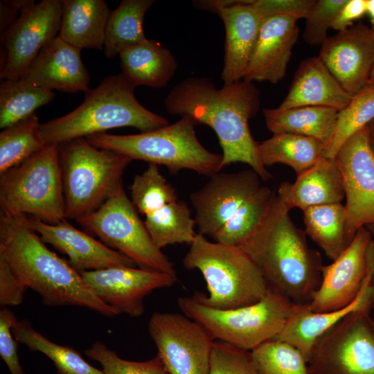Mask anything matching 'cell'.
I'll use <instances>...</instances> for the list:
<instances>
[{
	"instance_id": "d6a6232c",
	"label": "cell",
	"mask_w": 374,
	"mask_h": 374,
	"mask_svg": "<svg viewBox=\"0 0 374 374\" xmlns=\"http://www.w3.org/2000/svg\"><path fill=\"white\" fill-rule=\"evenodd\" d=\"M145 226L159 249L175 244L190 245L196 234L195 218L184 201H175L145 215Z\"/></svg>"
},
{
	"instance_id": "7a4b0ae2",
	"label": "cell",
	"mask_w": 374,
	"mask_h": 374,
	"mask_svg": "<svg viewBox=\"0 0 374 374\" xmlns=\"http://www.w3.org/2000/svg\"><path fill=\"white\" fill-rule=\"evenodd\" d=\"M277 195L258 227L238 247L260 271L268 290L294 305L311 302L322 279V259Z\"/></svg>"
},
{
	"instance_id": "e575fe53",
	"label": "cell",
	"mask_w": 374,
	"mask_h": 374,
	"mask_svg": "<svg viewBox=\"0 0 374 374\" xmlns=\"http://www.w3.org/2000/svg\"><path fill=\"white\" fill-rule=\"evenodd\" d=\"M276 193L261 186L212 238L215 242L239 246L262 222Z\"/></svg>"
},
{
	"instance_id": "ee69618b",
	"label": "cell",
	"mask_w": 374,
	"mask_h": 374,
	"mask_svg": "<svg viewBox=\"0 0 374 374\" xmlns=\"http://www.w3.org/2000/svg\"><path fill=\"white\" fill-rule=\"evenodd\" d=\"M314 2V0H253V4L265 19L282 15L298 20L306 17Z\"/></svg>"
},
{
	"instance_id": "c3c4849f",
	"label": "cell",
	"mask_w": 374,
	"mask_h": 374,
	"mask_svg": "<svg viewBox=\"0 0 374 374\" xmlns=\"http://www.w3.org/2000/svg\"><path fill=\"white\" fill-rule=\"evenodd\" d=\"M368 230L370 231L372 239L374 244V224H368L365 226ZM371 307L372 308H374V271L372 276V280H371Z\"/></svg>"
},
{
	"instance_id": "484cf974",
	"label": "cell",
	"mask_w": 374,
	"mask_h": 374,
	"mask_svg": "<svg viewBox=\"0 0 374 374\" xmlns=\"http://www.w3.org/2000/svg\"><path fill=\"white\" fill-rule=\"evenodd\" d=\"M58 36L82 50L104 48L105 30L112 10L103 0H62Z\"/></svg>"
},
{
	"instance_id": "603a6c76",
	"label": "cell",
	"mask_w": 374,
	"mask_h": 374,
	"mask_svg": "<svg viewBox=\"0 0 374 374\" xmlns=\"http://www.w3.org/2000/svg\"><path fill=\"white\" fill-rule=\"evenodd\" d=\"M367 274L355 299L348 306L335 311L314 312L308 304L295 305L278 335L274 339L293 346L305 357L307 362L317 341L330 328L350 312L371 304V280L374 271V246L369 253Z\"/></svg>"
},
{
	"instance_id": "60d3db41",
	"label": "cell",
	"mask_w": 374,
	"mask_h": 374,
	"mask_svg": "<svg viewBox=\"0 0 374 374\" xmlns=\"http://www.w3.org/2000/svg\"><path fill=\"white\" fill-rule=\"evenodd\" d=\"M209 374H262L251 352L215 340L213 344Z\"/></svg>"
},
{
	"instance_id": "ac0fdd59",
	"label": "cell",
	"mask_w": 374,
	"mask_h": 374,
	"mask_svg": "<svg viewBox=\"0 0 374 374\" xmlns=\"http://www.w3.org/2000/svg\"><path fill=\"white\" fill-rule=\"evenodd\" d=\"M350 95L369 81L374 64V28L359 22L328 37L318 56Z\"/></svg>"
},
{
	"instance_id": "bcb514c9",
	"label": "cell",
	"mask_w": 374,
	"mask_h": 374,
	"mask_svg": "<svg viewBox=\"0 0 374 374\" xmlns=\"http://www.w3.org/2000/svg\"><path fill=\"white\" fill-rule=\"evenodd\" d=\"M366 14V0H346L338 12L331 28L339 32L353 26V22Z\"/></svg>"
},
{
	"instance_id": "44dd1931",
	"label": "cell",
	"mask_w": 374,
	"mask_h": 374,
	"mask_svg": "<svg viewBox=\"0 0 374 374\" xmlns=\"http://www.w3.org/2000/svg\"><path fill=\"white\" fill-rule=\"evenodd\" d=\"M297 21L294 17L282 15L265 19L243 80L275 84L285 77L299 37Z\"/></svg>"
},
{
	"instance_id": "4fadbf2b",
	"label": "cell",
	"mask_w": 374,
	"mask_h": 374,
	"mask_svg": "<svg viewBox=\"0 0 374 374\" xmlns=\"http://www.w3.org/2000/svg\"><path fill=\"white\" fill-rule=\"evenodd\" d=\"M62 15L60 0L29 1L19 17L1 36L5 48L0 78L20 79L39 51L58 35Z\"/></svg>"
},
{
	"instance_id": "cb8c5ba5",
	"label": "cell",
	"mask_w": 374,
	"mask_h": 374,
	"mask_svg": "<svg viewBox=\"0 0 374 374\" xmlns=\"http://www.w3.org/2000/svg\"><path fill=\"white\" fill-rule=\"evenodd\" d=\"M353 96L339 84L319 57L303 60L299 64L281 109L305 106L326 107L338 112Z\"/></svg>"
},
{
	"instance_id": "d590c367",
	"label": "cell",
	"mask_w": 374,
	"mask_h": 374,
	"mask_svg": "<svg viewBox=\"0 0 374 374\" xmlns=\"http://www.w3.org/2000/svg\"><path fill=\"white\" fill-rule=\"evenodd\" d=\"M374 120V82L355 94L348 105L338 112L332 136L323 144L321 157L334 159L340 147Z\"/></svg>"
},
{
	"instance_id": "f546056e",
	"label": "cell",
	"mask_w": 374,
	"mask_h": 374,
	"mask_svg": "<svg viewBox=\"0 0 374 374\" xmlns=\"http://www.w3.org/2000/svg\"><path fill=\"white\" fill-rule=\"evenodd\" d=\"M323 146L322 142L311 137L280 133L258 142V152L264 166L285 164L299 175L320 159Z\"/></svg>"
},
{
	"instance_id": "f5cc1de1",
	"label": "cell",
	"mask_w": 374,
	"mask_h": 374,
	"mask_svg": "<svg viewBox=\"0 0 374 374\" xmlns=\"http://www.w3.org/2000/svg\"><path fill=\"white\" fill-rule=\"evenodd\" d=\"M373 314H372V318L374 323V308H372Z\"/></svg>"
},
{
	"instance_id": "6da1fadb",
	"label": "cell",
	"mask_w": 374,
	"mask_h": 374,
	"mask_svg": "<svg viewBox=\"0 0 374 374\" xmlns=\"http://www.w3.org/2000/svg\"><path fill=\"white\" fill-rule=\"evenodd\" d=\"M164 106L170 115L187 116L212 128L222 150V168L240 162L261 180L272 178L261 162L258 142L249 127L260 107V93L251 82L242 79L217 89L206 77H189L173 87Z\"/></svg>"
},
{
	"instance_id": "ab89813d",
	"label": "cell",
	"mask_w": 374,
	"mask_h": 374,
	"mask_svg": "<svg viewBox=\"0 0 374 374\" xmlns=\"http://www.w3.org/2000/svg\"><path fill=\"white\" fill-rule=\"evenodd\" d=\"M84 353L100 364L105 374H170L157 355L147 361H129L99 341L86 349Z\"/></svg>"
},
{
	"instance_id": "74e56055",
	"label": "cell",
	"mask_w": 374,
	"mask_h": 374,
	"mask_svg": "<svg viewBox=\"0 0 374 374\" xmlns=\"http://www.w3.org/2000/svg\"><path fill=\"white\" fill-rule=\"evenodd\" d=\"M130 190L133 204L144 215L177 201L175 188L154 163L134 177Z\"/></svg>"
},
{
	"instance_id": "9a60e30c",
	"label": "cell",
	"mask_w": 374,
	"mask_h": 374,
	"mask_svg": "<svg viewBox=\"0 0 374 374\" xmlns=\"http://www.w3.org/2000/svg\"><path fill=\"white\" fill-rule=\"evenodd\" d=\"M95 294L118 314H143L144 299L155 290L170 287L177 276L129 266L80 271Z\"/></svg>"
},
{
	"instance_id": "681fc988",
	"label": "cell",
	"mask_w": 374,
	"mask_h": 374,
	"mask_svg": "<svg viewBox=\"0 0 374 374\" xmlns=\"http://www.w3.org/2000/svg\"><path fill=\"white\" fill-rule=\"evenodd\" d=\"M368 131V137L369 141V144L372 152L374 155V120L372 121L367 126Z\"/></svg>"
},
{
	"instance_id": "7dc6e473",
	"label": "cell",
	"mask_w": 374,
	"mask_h": 374,
	"mask_svg": "<svg viewBox=\"0 0 374 374\" xmlns=\"http://www.w3.org/2000/svg\"><path fill=\"white\" fill-rule=\"evenodd\" d=\"M30 1V0H29ZM29 1H1V23L0 32L1 36L17 20L16 15L18 12L21 10L22 8L26 5Z\"/></svg>"
},
{
	"instance_id": "816d5d0a",
	"label": "cell",
	"mask_w": 374,
	"mask_h": 374,
	"mask_svg": "<svg viewBox=\"0 0 374 374\" xmlns=\"http://www.w3.org/2000/svg\"><path fill=\"white\" fill-rule=\"evenodd\" d=\"M371 82H374V64L371 70V75H370V78L368 81V83H371Z\"/></svg>"
},
{
	"instance_id": "277c9868",
	"label": "cell",
	"mask_w": 374,
	"mask_h": 374,
	"mask_svg": "<svg viewBox=\"0 0 374 374\" xmlns=\"http://www.w3.org/2000/svg\"><path fill=\"white\" fill-rule=\"evenodd\" d=\"M134 89L122 73L106 77L96 88L84 92V99L76 109L41 123L42 139L46 144H60L116 127H132L145 132L169 125L166 118L138 101Z\"/></svg>"
},
{
	"instance_id": "7402d4cb",
	"label": "cell",
	"mask_w": 374,
	"mask_h": 374,
	"mask_svg": "<svg viewBox=\"0 0 374 374\" xmlns=\"http://www.w3.org/2000/svg\"><path fill=\"white\" fill-rule=\"evenodd\" d=\"M20 79L45 89L67 93L87 91L90 80L81 50L58 35L39 51Z\"/></svg>"
},
{
	"instance_id": "f1b7e54d",
	"label": "cell",
	"mask_w": 374,
	"mask_h": 374,
	"mask_svg": "<svg viewBox=\"0 0 374 374\" xmlns=\"http://www.w3.org/2000/svg\"><path fill=\"white\" fill-rule=\"evenodd\" d=\"M303 212L305 234L329 259H337L355 238L348 230L345 205L325 204L308 208Z\"/></svg>"
},
{
	"instance_id": "ffe728a7",
	"label": "cell",
	"mask_w": 374,
	"mask_h": 374,
	"mask_svg": "<svg viewBox=\"0 0 374 374\" xmlns=\"http://www.w3.org/2000/svg\"><path fill=\"white\" fill-rule=\"evenodd\" d=\"M215 13L225 28L221 78L224 84L228 85L242 80L265 18L253 0H224Z\"/></svg>"
},
{
	"instance_id": "8992f818",
	"label": "cell",
	"mask_w": 374,
	"mask_h": 374,
	"mask_svg": "<svg viewBox=\"0 0 374 374\" xmlns=\"http://www.w3.org/2000/svg\"><path fill=\"white\" fill-rule=\"evenodd\" d=\"M197 122L181 116L176 123L136 134L116 135L107 132L85 137L93 146L164 166L171 173L187 169L208 176L222 169V154L206 150L198 140Z\"/></svg>"
},
{
	"instance_id": "7bdbcfd3",
	"label": "cell",
	"mask_w": 374,
	"mask_h": 374,
	"mask_svg": "<svg viewBox=\"0 0 374 374\" xmlns=\"http://www.w3.org/2000/svg\"><path fill=\"white\" fill-rule=\"evenodd\" d=\"M12 311L3 308L0 311V356L11 374H25L17 353V340L12 328L17 320Z\"/></svg>"
},
{
	"instance_id": "9c48e42d",
	"label": "cell",
	"mask_w": 374,
	"mask_h": 374,
	"mask_svg": "<svg viewBox=\"0 0 374 374\" xmlns=\"http://www.w3.org/2000/svg\"><path fill=\"white\" fill-rule=\"evenodd\" d=\"M66 219L78 220L96 210L121 183L132 161L98 148L84 138L59 144Z\"/></svg>"
},
{
	"instance_id": "83f0119b",
	"label": "cell",
	"mask_w": 374,
	"mask_h": 374,
	"mask_svg": "<svg viewBox=\"0 0 374 374\" xmlns=\"http://www.w3.org/2000/svg\"><path fill=\"white\" fill-rule=\"evenodd\" d=\"M337 114L338 111L335 109L317 106L263 109L266 126L273 134H299L315 139L323 144L334 132Z\"/></svg>"
},
{
	"instance_id": "4316f807",
	"label": "cell",
	"mask_w": 374,
	"mask_h": 374,
	"mask_svg": "<svg viewBox=\"0 0 374 374\" xmlns=\"http://www.w3.org/2000/svg\"><path fill=\"white\" fill-rule=\"evenodd\" d=\"M118 55L121 73L135 87H166L177 68V60L170 50L147 38L125 48Z\"/></svg>"
},
{
	"instance_id": "7c38bea8",
	"label": "cell",
	"mask_w": 374,
	"mask_h": 374,
	"mask_svg": "<svg viewBox=\"0 0 374 374\" xmlns=\"http://www.w3.org/2000/svg\"><path fill=\"white\" fill-rule=\"evenodd\" d=\"M148 332L170 374H209L214 339L184 314L154 312Z\"/></svg>"
},
{
	"instance_id": "e0dca14e",
	"label": "cell",
	"mask_w": 374,
	"mask_h": 374,
	"mask_svg": "<svg viewBox=\"0 0 374 374\" xmlns=\"http://www.w3.org/2000/svg\"><path fill=\"white\" fill-rule=\"evenodd\" d=\"M201 188L190 195L198 233L213 238L243 202L260 186V177L252 169L217 172Z\"/></svg>"
},
{
	"instance_id": "2e32d148",
	"label": "cell",
	"mask_w": 374,
	"mask_h": 374,
	"mask_svg": "<svg viewBox=\"0 0 374 374\" xmlns=\"http://www.w3.org/2000/svg\"><path fill=\"white\" fill-rule=\"evenodd\" d=\"M371 242L370 231L362 226L337 259L328 265H323L321 285L308 303L312 312L338 310L355 299L368 270Z\"/></svg>"
},
{
	"instance_id": "1f68e13d",
	"label": "cell",
	"mask_w": 374,
	"mask_h": 374,
	"mask_svg": "<svg viewBox=\"0 0 374 374\" xmlns=\"http://www.w3.org/2000/svg\"><path fill=\"white\" fill-rule=\"evenodd\" d=\"M12 333L30 351L45 355L55 364V374H105L89 364L74 348L59 345L35 330L28 319L16 320Z\"/></svg>"
},
{
	"instance_id": "8fae6325",
	"label": "cell",
	"mask_w": 374,
	"mask_h": 374,
	"mask_svg": "<svg viewBox=\"0 0 374 374\" xmlns=\"http://www.w3.org/2000/svg\"><path fill=\"white\" fill-rule=\"evenodd\" d=\"M371 304L355 310L315 342L310 374H374V323Z\"/></svg>"
},
{
	"instance_id": "836d02e7",
	"label": "cell",
	"mask_w": 374,
	"mask_h": 374,
	"mask_svg": "<svg viewBox=\"0 0 374 374\" xmlns=\"http://www.w3.org/2000/svg\"><path fill=\"white\" fill-rule=\"evenodd\" d=\"M53 91L28 84L21 79H2L0 83V128L11 126L35 114L51 102Z\"/></svg>"
},
{
	"instance_id": "8d00e7d4",
	"label": "cell",
	"mask_w": 374,
	"mask_h": 374,
	"mask_svg": "<svg viewBox=\"0 0 374 374\" xmlns=\"http://www.w3.org/2000/svg\"><path fill=\"white\" fill-rule=\"evenodd\" d=\"M36 114L2 130L0 133V175L40 151L47 144L40 134Z\"/></svg>"
},
{
	"instance_id": "52a82bcc",
	"label": "cell",
	"mask_w": 374,
	"mask_h": 374,
	"mask_svg": "<svg viewBox=\"0 0 374 374\" xmlns=\"http://www.w3.org/2000/svg\"><path fill=\"white\" fill-rule=\"evenodd\" d=\"M1 215L30 214L50 224L66 219L59 144H47L0 175Z\"/></svg>"
},
{
	"instance_id": "30bf717a",
	"label": "cell",
	"mask_w": 374,
	"mask_h": 374,
	"mask_svg": "<svg viewBox=\"0 0 374 374\" xmlns=\"http://www.w3.org/2000/svg\"><path fill=\"white\" fill-rule=\"evenodd\" d=\"M76 221L139 268L177 276L173 263L152 241L122 183L96 210Z\"/></svg>"
},
{
	"instance_id": "d6986e66",
	"label": "cell",
	"mask_w": 374,
	"mask_h": 374,
	"mask_svg": "<svg viewBox=\"0 0 374 374\" xmlns=\"http://www.w3.org/2000/svg\"><path fill=\"white\" fill-rule=\"evenodd\" d=\"M28 220L43 242L66 255L69 264L79 272L134 265L121 252L76 229L66 220L56 224L33 216Z\"/></svg>"
},
{
	"instance_id": "d4e9b609",
	"label": "cell",
	"mask_w": 374,
	"mask_h": 374,
	"mask_svg": "<svg viewBox=\"0 0 374 374\" xmlns=\"http://www.w3.org/2000/svg\"><path fill=\"white\" fill-rule=\"evenodd\" d=\"M290 210L305 209L341 203L345 192L340 170L335 159L321 157L310 168L297 175L294 183L282 182L276 193Z\"/></svg>"
},
{
	"instance_id": "ba28073f",
	"label": "cell",
	"mask_w": 374,
	"mask_h": 374,
	"mask_svg": "<svg viewBox=\"0 0 374 374\" xmlns=\"http://www.w3.org/2000/svg\"><path fill=\"white\" fill-rule=\"evenodd\" d=\"M177 305L183 314L202 326L214 340L248 351L274 339L296 305L270 290L254 304L230 310L211 308L193 296L179 297Z\"/></svg>"
},
{
	"instance_id": "f6af8a7d",
	"label": "cell",
	"mask_w": 374,
	"mask_h": 374,
	"mask_svg": "<svg viewBox=\"0 0 374 374\" xmlns=\"http://www.w3.org/2000/svg\"><path fill=\"white\" fill-rule=\"evenodd\" d=\"M28 287L15 274L5 258L0 255V305L2 308L21 304Z\"/></svg>"
},
{
	"instance_id": "3957f363",
	"label": "cell",
	"mask_w": 374,
	"mask_h": 374,
	"mask_svg": "<svg viewBox=\"0 0 374 374\" xmlns=\"http://www.w3.org/2000/svg\"><path fill=\"white\" fill-rule=\"evenodd\" d=\"M0 216V255L44 305L83 307L108 317L119 314L95 294L68 261L46 247L26 215Z\"/></svg>"
},
{
	"instance_id": "5b68a950",
	"label": "cell",
	"mask_w": 374,
	"mask_h": 374,
	"mask_svg": "<svg viewBox=\"0 0 374 374\" xmlns=\"http://www.w3.org/2000/svg\"><path fill=\"white\" fill-rule=\"evenodd\" d=\"M183 265L202 274L208 295L197 292L193 296L213 308L230 310L252 305L269 290L258 267L239 247L210 242L199 233Z\"/></svg>"
},
{
	"instance_id": "5bb4252c",
	"label": "cell",
	"mask_w": 374,
	"mask_h": 374,
	"mask_svg": "<svg viewBox=\"0 0 374 374\" xmlns=\"http://www.w3.org/2000/svg\"><path fill=\"white\" fill-rule=\"evenodd\" d=\"M334 159L344 184L348 230L355 237L361 227L374 224V155L367 127L346 140Z\"/></svg>"
},
{
	"instance_id": "f35d334b",
	"label": "cell",
	"mask_w": 374,
	"mask_h": 374,
	"mask_svg": "<svg viewBox=\"0 0 374 374\" xmlns=\"http://www.w3.org/2000/svg\"><path fill=\"white\" fill-rule=\"evenodd\" d=\"M251 352L262 374H310L304 355L286 342L272 339Z\"/></svg>"
},
{
	"instance_id": "b9f144b4",
	"label": "cell",
	"mask_w": 374,
	"mask_h": 374,
	"mask_svg": "<svg viewBox=\"0 0 374 374\" xmlns=\"http://www.w3.org/2000/svg\"><path fill=\"white\" fill-rule=\"evenodd\" d=\"M346 0L315 1L306 17L303 34L305 42L312 46L322 45L326 39L328 30Z\"/></svg>"
},
{
	"instance_id": "4dcf8cb0",
	"label": "cell",
	"mask_w": 374,
	"mask_h": 374,
	"mask_svg": "<svg viewBox=\"0 0 374 374\" xmlns=\"http://www.w3.org/2000/svg\"><path fill=\"white\" fill-rule=\"evenodd\" d=\"M153 0H123L112 10L105 35L104 53L114 57L125 48L146 39L143 28L144 17Z\"/></svg>"
},
{
	"instance_id": "f907efd6",
	"label": "cell",
	"mask_w": 374,
	"mask_h": 374,
	"mask_svg": "<svg viewBox=\"0 0 374 374\" xmlns=\"http://www.w3.org/2000/svg\"><path fill=\"white\" fill-rule=\"evenodd\" d=\"M366 14L374 28V0H366Z\"/></svg>"
}]
</instances>
